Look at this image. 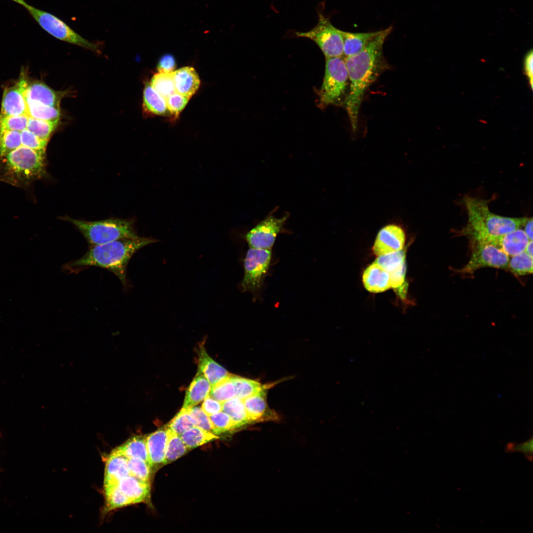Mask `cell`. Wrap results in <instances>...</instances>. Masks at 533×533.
<instances>
[{
	"label": "cell",
	"instance_id": "cell-37",
	"mask_svg": "<svg viewBox=\"0 0 533 533\" xmlns=\"http://www.w3.org/2000/svg\"><path fill=\"white\" fill-rule=\"evenodd\" d=\"M508 269L517 276H523L533 272V257L525 251L509 259Z\"/></svg>",
	"mask_w": 533,
	"mask_h": 533
},
{
	"label": "cell",
	"instance_id": "cell-7",
	"mask_svg": "<svg viewBox=\"0 0 533 533\" xmlns=\"http://www.w3.org/2000/svg\"><path fill=\"white\" fill-rule=\"evenodd\" d=\"M39 25L54 38L99 53L100 47L73 30L64 21L48 12L38 9L28 3L24 6Z\"/></svg>",
	"mask_w": 533,
	"mask_h": 533
},
{
	"label": "cell",
	"instance_id": "cell-40",
	"mask_svg": "<svg viewBox=\"0 0 533 533\" xmlns=\"http://www.w3.org/2000/svg\"><path fill=\"white\" fill-rule=\"evenodd\" d=\"M187 410L190 420L194 426L215 434V429L209 416L204 412L201 408L198 406H193L188 408Z\"/></svg>",
	"mask_w": 533,
	"mask_h": 533
},
{
	"label": "cell",
	"instance_id": "cell-43",
	"mask_svg": "<svg viewBox=\"0 0 533 533\" xmlns=\"http://www.w3.org/2000/svg\"><path fill=\"white\" fill-rule=\"evenodd\" d=\"M209 418L214 426L216 435L236 429L230 417L223 411L211 415Z\"/></svg>",
	"mask_w": 533,
	"mask_h": 533
},
{
	"label": "cell",
	"instance_id": "cell-13",
	"mask_svg": "<svg viewBox=\"0 0 533 533\" xmlns=\"http://www.w3.org/2000/svg\"><path fill=\"white\" fill-rule=\"evenodd\" d=\"M27 80L22 78L15 85L5 88L2 98L0 116L27 114L25 89Z\"/></svg>",
	"mask_w": 533,
	"mask_h": 533
},
{
	"label": "cell",
	"instance_id": "cell-14",
	"mask_svg": "<svg viewBox=\"0 0 533 533\" xmlns=\"http://www.w3.org/2000/svg\"><path fill=\"white\" fill-rule=\"evenodd\" d=\"M375 262L382 266L389 274L391 288L402 287L406 274V256L403 250L378 256Z\"/></svg>",
	"mask_w": 533,
	"mask_h": 533
},
{
	"label": "cell",
	"instance_id": "cell-33",
	"mask_svg": "<svg viewBox=\"0 0 533 533\" xmlns=\"http://www.w3.org/2000/svg\"><path fill=\"white\" fill-rule=\"evenodd\" d=\"M106 512L132 504L130 499L120 490L117 485L104 487Z\"/></svg>",
	"mask_w": 533,
	"mask_h": 533
},
{
	"label": "cell",
	"instance_id": "cell-20",
	"mask_svg": "<svg viewBox=\"0 0 533 533\" xmlns=\"http://www.w3.org/2000/svg\"><path fill=\"white\" fill-rule=\"evenodd\" d=\"M199 347L197 373L202 374L211 386L231 375L207 354L203 344Z\"/></svg>",
	"mask_w": 533,
	"mask_h": 533
},
{
	"label": "cell",
	"instance_id": "cell-16",
	"mask_svg": "<svg viewBox=\"0 0 533 533\" xmlns=\"http://www.w3.org/2000/svg\"><path fill=\"white\" fill-rule=\"evenodd\" d=\"M266 396V389L264 386L258 392L242 400L251 423L277 419L276 414L268 407Z\"/></svg>",
	"mask_w": 533,
	"mask_h": 533
},
{
	"label": "cell",
	"instance_id": "cell-21",
	"mask_svg": "<svg viewBox=\"0 0 533 533\" xmlns=\"http://www.w3.org/2000/svg\"><path fill=\"white\" fill-rule=\"evenodd\" d=\"M530 240L521 228L504 234L491 243L509 256H514L525 251Z\"/></svg>",
	"mask_w": 533,
	"mask_h": 533
},
{
	"label": "cell",
	"instance_id": "cell-47",
	"mask_svg": "<svg viewBox=\"0 0 533 533\" xmlns=\"http://www.w3.org/2000/svg\"><path fill=\"white\" fill-rule=\"evenodd\" d=\"M201 408L208 416H210L222 411V403L208 395L203 400Z\"/></svg>",
	"mask_w": 533,
	"mask_h": 533
},
{
	"label": "cell",
	"instance_id": "cell-35",
	"mask_svg": "<svg viewBox=\"0 0 533 533\" xmlns=\"http://www.w3.org/2000/svg\"><path fill=\"white\" fill-rule=\"evenodd\" d=\"M231 375L212 386L209 395L221 403L235 397L236 388Z\"/></svg>",
	"mask_w": 533,
	"mask_h": 533
},
{
	"label": "cell",
	"instance_id": "cell-32",
	"mask_svg": "<svg viewBox=\"0 0 533 533\" xmlns=\"http://www.w3.org/2000/svg\"><path fill=\"white\" fill-rule=\"evenodd\" d=\"M173 72H158L153 76L150 83L153 89L165 100L176 92Z\"/></svg>",
	"mask_w": 533,
	"mask_h": 533
},
{
	"label": "cell",
	"instance_id": "cell-29",
	"mask_svg": "<svg viewBox=\"0 0 533 533\" xmlns=\"http://www.w3.org/2000/svg\"><path fill=\"white\" fill-rule=\"evenodd\" d=\"M183 442L189 450H191L218 439L216 434L193 426L181 435Z\"/></svg>",
	"mask_w": 533,
	"mask_h": 533
},
{
	"label": "cell",
	"instance_id": "cell-1",
	"mask_svg": "<svg viewBox=\"0 0 533 533\" xmlns=\"http://www.w3.org/2000/svg\"><path fill=\"white\" fill-rule=\"evenodd\" d=\"M392 29V26H390L381 30L361 51L344 58L349 86L343 105L353 131L357 128L359 110L365 92L389 67L383 54V45Z\"/></svg>",
	"mask_w": 533,
	"mask_h": 533
},
{
	"label": "cell",
	"instance_id": "cell-23",
	"mask_svg": "<svg viewBox=\"0 0 533 533\" xmlns=\"http://www.w3.org/2000/svg\"><path fill=\"white\" fill-rule=\"evenodd\" d=\"M128 459L112 451L106 461L104 487L117 485L121 479L130 475Z\"/></svg>",
	"mask_w": 533,
	"mask_h": 533
},
{
	"label": "cell",
	"instance_id": "cell-31",
	"mask_svg": "<svg viewBox=\"0 0 533 533\" xmlns=\"http://www.w3.org/2000/svg\"><path fill=\"white\" fill-rule=\"evenodd\" d=\"M189 450L181 436L168 428L164 465L175 461L185 455Z\"/></svg>",
	"mask_w": 533,
	"mask_h": 533
},
{
	"label": "cell",
	"instance_id": "cell-45",
	"mask_svg": "<svg viewBox=\"0 0 533 533\" xmlns=\"http://www.w3.org/2000/svg\"><path fill=\"white\" fill-rule=\"evenodd\" d=\"M190 99L177 92H175L166 99L168 110L171 114L178 116L185 108Z\"/></svg>",
	"mask_w": 533,
	"mask_h": 533
},
{
	"label": "cell",
	"instance_id": "cell-19",
	"mask_svg": "<svg viewBox=\"0 0 533 533\" xmlns=\"http://www.w3.org/2000/svg\"><path fill=\"white\" fill-rule=\"evenodd\" d=\"M117 486L132 504L147 502L150 499V483L143 481L131 475L121 479Z\"/></svg>",
	"mask_w": 533,
	"mask_h": 533
},
{
	"label": "cell",
	"instance_id": "cell-11",
	"mask_svg": "<svg viewBox=\"0 0 533 533\" xmlns=\"http://www.w3.org/2000/svg\"><path fill=\"white\" fill-rule=\"evenodd\" d=\"M288 217L277 218L270 214L257 224L245 236L250 248L271 249Z\"/></svg>",
	"mask_w": 533,
	"mask_h": 533
},
{
	"label": "cell",
	"instance_id": "cell-30",
	"mask_svg": "<svg viewBox=\"0 0 533 533\" xmlns=\"http://www.w3.org/2000/svg\"><path fill=\"white\" fill-rule=\"evenodd\" d=\"M27 114L30 117L53 121L59 120L61 116L60 108L47 106L39 102L26 100Z\"/></svg>",
	"mask_w": 533,
	"mask_h": 533
},
{
	"label": "cell",
	"instance_id": "cell-51",
	"mask_svg": "<svg viewBox=\"0 0 533 533\" xmlns=\"http://www.w3.org/2000/svg\"><path fill=\"white\" fill-rule=\"evenodd\" d=\"M533 240H530L527 245L525 252L530 256L533 257Z\"/></svg>",
	"mask_w": 533,
	"mask_h": 533
},
{
	"label": "cell",
	"instance_id": "cell-48",
	"mask_svg": "<svg viewBox=\"0 0 533 533\" xmlns=\"http://www.w3.org/2000/svg\"><path fill=\"white\" fill-rule=\"evenodd\" d=\"M176 62L174 56L170 54L162 56L158 62L157 70L158 72L171 73L175 68Z\"/></svg>",
	"mask_w": 533,
	"mask_h": 533
},
{
	"label": "cell",
	"instance_id": "cell-26",
	"mask_svg": "<svg viewBox=\"0 0 533 533\" xmlns=\"http://www.w3.org/2000/svg\"><path fill=\"white\" fill-rule=\"evenodd\" d=\"M113 451L124 456L128 459L131 458L142 459L150 465L147 448L146 436H134Z\"/></svg>",
	"mask_w": 533,
	"mask_h": 533
},
{
	"label": "cell",
	"instance_id": "cell-18",
	"mask_svg": "<svg viewBox=\"0 0 533 533\" xmlns=\"http://www.w3.org/2000/svg\"><path fill=\"white\" fill-rule=\"evenodd\" d=\"M362 281L365 288L371 293H381L391 288L389 274L382 266L375 262L364 270Z\"/></svg>",
	"mask_w": 533,
	"mask_h": 533
},
{
	"label": "cell",
	"instance_id": "cell-5",
	"mask_svg": "<svg viewBox=\"0 0 533 533\" xmlns=\"http://www.w3.org/2000/svg\"><path fill=\"white\" fill-rule=\"evenodd\" d=\"M64 219L72 223L79 230L91 246L120 239L139 237L135 231L132 222L130 221L117 218L94 222L70 217Z\"/></svg>",
	"mask_w": 533,
	"mask_h": 533
},
{
	"label": "cell",
	"instance_id": "cell-49",
	"mask_svg": "<svg viewBox=\"0 0 533 533\" xmlns=\"http://www.w3.org/2000/svg\"><path fill=\"white\" fill-rule=\"evenodd\" d=\"M533 51L530 50L526 55L524 59V68L525 74L529 79L531 87L533 86Z\"/></svg>",
	"mask_w": 533,
	"mask_h": 533
},
{
	"label": "cell",
	"instance_id": "cell-39",
	"mask_svg": "<svg viewBox=\"0 0 533 533\" xmlns=\"http://www.w3.org/2000/svg\"><path fill=\"white\" fill-rule=\"evenodd\" d=\"M127 465L130 475L150 483L152 470L148 462L141 458H131L128 459Z\"/></svg>",
	"mask_w": 533,
	"mask_h": 533
},
{
	"label": "cell",
	"instance_id": "cell-4",
	"mask_svg": "<svg viewBox=\"0 0 533 533\" xmlns=\"http://www.w3.org/2000/svg\"><path fill=\"white\" fill-rule=\"evenodd\" d=\"M46 152L20 147L0 156V181L23 188L46 175Z\"/></svg>",
	"mask_w": 533,
	"mask_h": 533
},
{
	"label": "cell",
	"instance_id": "cell-36",
	"mask_svg": "<svg viewBox=\"0 0 533 533\" xmlns=\"http://www.w3.org/2000/svg\"><path fill=\"white\" fill-rule=\"evenodd\" d=\"M231 378L236 388L235 397L241 400L252 396L264 387L260 382L253 380L233 375Z\"/></svg>",
	"mask_w": 533,
	"mask_h": 533
},
{
	"label": "cell",
	"instance_id": "cell-12",
	"mask_svg": "<svg viewBox=\"0 0 533 533\" xmlns=\"http://www.w3.org/2000/svg\"><path fill=\"white\" fill-rule=\"evenodd\" d=\"M406 234L401 225L391 223L384 226L378 232L373 252L377 256L395 253L403 250Z\"/></svg>",
	"mask_w": 533,
	"mask_h": 533
},
{
	"label": "cell",
	"instance_id": "cell-52",
	"mask_svg": "<svg viewBox=\"0 0 533 533\" xmlns=\"http://www.w3.org/2000/svg\"><path fill=\"white\" fill-rule=\"evenodd\" d=\"M11 0L14 1V2H17V3L22 5L23 6H24L26 4H27L25 1L24 0Z\"/></svg>",
	"mask_w": 533,
	"mask_h": 533
},
{
	"label": "cell",
	"instance_id": "cell-8",
	"mask_svg": "<svg viewBox=\"0 0 533 533\" xmlns=\"http://www.w3.org/2000/svg\"><path fill=\"white\" fill-rule=\"evenodd\" d=\"M318 21L315 27L307 32H297L296 35L313 40L326 57H343V31L334 27L330 19L321 11H318Z\"/></svg>",
	"mask_w": 533,
	"mask_h": 533
},
{
	"label": "cell",
	"instance_id": "cell-44",
	"mask_svg": "<svg viewBox=\"0 0 533 533\" xmlns=\"http://www.w3.org/2000/svg\"><path fill=\"white\" fill-rule=\"evenodd\" d=\"M21 147L46 152L48 141L40 139L27 129L21 132Z\"/></svg>",
	"mask_w": 533,
	"mask_h": 533
},
{
	"label": "cell",
	"instance_id": "cell-50",
	"mask_svg": "<svg viewBox=\"0 0 533 533\" xmlns=\"http://www.w3.org/2000/svg\"><path fill=\"white\" fill-rule=\"evenodd\" d=\"M524 231L530 240H533V218L527 219L524 226Z\"/></svg>",
	"mask_w": 533,
	"mask_h": 533
},
{
	"label": "cell",
	"instance_id": "cell-27",
	"mask_svg": "<svg viewBox=\"0 0 533 533\" xmlns=\"http://www.w3.org/2000/svg\"><path fill=\"white\" fill-rule=\"evenodd\" d=\"M222 411L230 417L236 429L251 423L242 400L234 397L222 403Z\"/></svg>",
	"mask_w": 533,
	"mask_h": 533
},
{
	"label": "cell",
	"instance_id": "cell-41",
	"mask_svg": "<svg viewBox=\"0 0 533 533\" xmlns=\"http://www.w3.org/2000/svg\"><path fill=\"white\" fill-rule=\"evenodd\" d=\"M29 118L27 114L0 116V130L21 132L27 128Z\"/></svg>",
	"mask_w": 533,
	"mask_h": 533
},
{
	"label": "cell",
	"instance_id": "cell-34",
	"mask_svg": "<svg viewBox=\"0 0 533 533\" xmlns=\"http://www.w3.org/2000/svg\"><path fill=\"white\" fill-rule=\"evenodd\" d=\"M59 120L50 121L29 118L27 129L40 139L49 141L59 124Z\"/></svg>",
	"mask_w": 533,
	"mask_h": 533
},
{
	"label": "cell",
	"instance_id": "cell-15",
	"mask_svg": "<svg viewBox=\"0 0 533 533\" xmlns=\"http://www.w3.org/2000/svg\"><path fill=\"white\" fill-rule=\"evenodd\" d=\"M24 93L26 100L35 101L56 108H60L61 101L66 94L65 91L53 90L40 81H27Z\"/></svg>",
	"mask_w": 533,
	"mask_h": 533
},
{
	"label": "cell",
	"instance_id": "cell-2",
	"mask_svg": "<svg viewBox=\"0 0 533 533\" xmlns=\"http://www.w3.org/2000/svg\"><path fill=\"white\" fill-rule=\"evenodd\" d=\"M155 241L152 238L138 237L92 246L81 258L68 266L71 269L88 266L105 268L114 274L126 286V269L130 260L139 249Z\"/></svg>",
	"mask_w": 533,
	"mask_h": 533
},
{
	"label": "cell",
	"instance_id": "cell-17",
	"mask_svg": "<svg viewBox=\"0 0 533 533\" xmlns=\"http://www.w3.org/2000/svg\"><path fill=\"white\" fill-rule=\"evenodd\" d=\"M168 430L166 426L146 436L147 448L152 470L164 465Z\"/></svg>",
	"mask_w": 533,
	"mask_h": 533
},
{
	"label": "cell",
	"instance_id": "cell-28",
	"mask_svg": "<svg viewBox=\"0 0 533 533\" xmlns=\"http://www.w3.org/2000/svg\"><path fill=\"white\" fill-rule=\"evenodd\" d=\"M143 106L147 112L156 115L164 114L168 111L166 100L150 83L147 84L144 89Z\"/></svg>",
	"mask_w": 533,
	"mask_h": 533
},
{
	"label": "cell",
	"instance_id": "cell-9",
	"mask_svg": "<svg viewBox=\"0 0 533 533\" xmlns=\"http://www.w3.org/2000/svg\"><path fill=\"white\" fill-rule=\"evenodd\" d=\"M471 255L467 264L458 270L462 273L472 274L484 267L508 269L509 256L495 245L484 241H470Z\"/></svg>",
	"mask_w": 533,
	"mask_h": 533
},
{
	"label": "cell",
	"instance_id": "cell-42",
	"mask_svg": "<svg viewBox=\"0 0 533 533\" xmlns=\"http://www.w3.org/2000/svg\"><path fill=\"white\" fill-rule=\"evenodd\" d=\"M166 426L171 431L181 435L194 425L190 420L187 409L182 408Z\"/></svg>",
	"mask_w": 533,
	"mask_h": 533
},
{
	"label": "cell",
	"instance_id": "cell-24",
	"mask_svg": "<svg viewBox=\"0 0 533 533\" xmlns=\"http://www.w3.org/2000/svg\"><path fill=\"white\" fill-rule=\"evenodd\" d=\"M211 388L206 378L197 373L187 390L182 408L188 409L199 404L209 395Z\"/></svg>",
	"mask_w": 533,
	"mask_h": 533
},
{
	"label": "cell",
	"instance_id": "cell-22",
	"mask_svg": "<svg viewBox=\"0 0 533 533\" xmlns=\"http://www.w3.org/2000/svg\"><path fill=\"white\" fill-rule=\"evenodd\" d=\"M173 74L176 92L189 98L195 93L200 81L193 68L184 67L173 71Z\"/></svg>",
	"mask_w": 533,
	"mask_h": 533
},
{
	"label": "cell",
	"instance_id": "cell-6",
	"mask_svg": "<svg viewBox=\"0 0 533 533\" xmlns=\"http://www.w3.org/2000/svg\"><path fill=\"white\" fill-rule=\"evenodd\" d=\"M349 86L348 75L343 57H326L325 75L320 90L323 106L343 104Z\"/></svg>",
	"mask_w": 533,
	"mask_h": 533
},
{
	"label": "cell",
	"instance_id": "cell-10",
	"mask_svg": "<svg viewBox=\"0 0 533 533\" xmlns=\"http://www.w3.org/2000/svg\"><path fill=\"white\" fill-rule=\"evenodd\" d=\"M271 258V249L251 248L244 260V275L241 284L243 291H255L263 285Z\"/></svg>",
	"mask_w": 533,
	"mask_h": 533
},
{
	"label": "cell",
	"instance_id": "cell-25",
	"mask_svg": "<svg viewBox=\"0 0 533 533\" xmlns=\"http://www.w3.org/2000/svg\"><path fill=\"white\" fill-rule=\"evenodd\" d=\"M380 31L365 33H352L343 31L344 58L353 55L364 48L376 37Z\"/></svg>",
	"mask_w": 533,
	"mask_h": 533
},
{
	"label": "cell",
	"instance_id": "cell-46",
	"mask_svg": "<svg viewBox=\"0 0 533 533\" xmlns=\"http://www.w3.org/2000/svg\"><path fill=\"white\" fill-rule=\"evenodd\" d=\"M533 441V438L518 444H509L506 450L511 452H520L525 455L529 459H532Z\"/></svg>",
	"mask_w": 533,
	"mask_h": 533
},
{
	"label": "cell",
	"instance_id": "cell-38",
	"mask_svg": "<svg viewBox=\"0 0 533 533\" xmlns=\"http://www.w3.org/2000/svg\"><path fill=\"white\" fill-rule=\"evenodd\" d=\"M21 147V132L0 130V156Z\"/></svg>",
	"mask_w": 533,
	"mask_h": 533
},
{
	"label": "cell",
	"instance_id": "cell-3",
	"mask_svg": "<svg viewBox=\"0 0 533 533\" xmlns=\"http://www.w3.org/2000/svg\"><path fill=\"white\" fill-rule=\"evenodd\" d=\"M463 201L468 220L459 233L470 241L492 243L498 237L523 227L528 218H510L499 216L489 209L488 202L465 195Z\"/></svg>",
	"mask_w": 533,
	"mask_h": 533
}]
</instances>
